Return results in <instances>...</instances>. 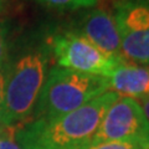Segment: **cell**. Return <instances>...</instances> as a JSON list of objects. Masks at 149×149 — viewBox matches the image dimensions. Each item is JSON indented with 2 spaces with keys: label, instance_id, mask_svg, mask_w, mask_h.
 Wrapping results in <instances>:
<instances>
[{
  "label": "cell",
  "instance_id": "cell-1",
  "mask_svg": "<svg viewBox=\"0 0 149 149\" xmlns=\"http://www.w3.org/2000/svg\"><path fill=\"white\" fill-rule=\"evenodd\" d=\"M119 97L107 91L61 117L29 120L15 127V139L22 149H87L106 111Z\"/></svg>",
  "mask_w": 149,
  "mask_h": 149
},
{
  "label": "cell",
  "instance_id": "cell-2",
  "mask_svg": "<svg viewBox=\"0 0 149 149\" xmlns=\"http://www.w3.org/2000/svg\"><path fill=\"white\" fill-rule=\"evenodd\" d=\"M108 90L107 77L55 66L49 70L30 120L61 117Z\"/></svg>",
  "mask_w": 149,
  "mask_h": 149
},
{
  "label": "cell",
  "instance_id": "cell-3",
  "mask_svg": "<svg viewBox=\"0 0 149 149\" xmlns=\"http://www.w3.org/2000/svg\"><path fill=\"white\" fill-rule=\"evenodd\" d=\"M50 51L42 46L20 56L6 76L1 122L4 127H17L29 122L47 76Z\"/></svg>",
  "mask_w": 149,
  "mask_h": 149
},
{
  "label": "cell",
  "instance_id": "cell-4",
  "mask_svg": "<svg viewBox=\"0 0 149 149\" xmlns=\"http://www.w3.org/2000/svg\"><path fill=\"white\" fill-rule=\"evenodd\" d=\"M104 142H129L149 149V122L137 100L119 97L106 111L91 147Z\"/></svg>",
  "mask_w": 149,
  "mask_h": 149
},
{
  "label": "cell",
  "instance_id": "cell-5",
  "mask_svg": "<svg viewBox=\"0 0 149 149\" xmlns=\"http://www.w3.org/2000/svg\"><path fill=\"white\" fill-rule=\"evenodd\" d=\"M52 52L58 67L109 78L125 60L103 54L77 32L55 36Z\"/></svg>",
  "mask_w": 149,
  "mask_h": 149
},
{
  "label": "cell",
  "instance_id": "cell-6",
  "mask_svg": "<svg viewBox=\"0 0 149 149\" xmlns=\"http://www.w3.org/2000/svg\"><path fill=\"white\" fill-rule=\"evenodd\" d=\"M113 19L123 57L149 65V0H118Z\"/></svg>",
  "mask_w": 149,
  "mask_h": 149
},
{
  "label": "cell",
  "instance_id": "cell-7",
  "mask_svg": "<svg viewBox=\"0 0 149 149\" xmlns=\"http://www.w3.org/2000/svg\"><path fill=\"white\" fill-rule=\"evenodd\" d=\"M87 41L101 50L103 54L112 57L122 58L120 37L113 15L102 9H95L83 19L81 29L77 32Z\"/></svg>",
  "mask_w": 149,
  "mask_h": 149
},
{
  "label": "cell",
  "instance_id": "cell-8",
  "mask_svg": "<svg viewBox=\"0 0 149 149\" xmlns=\"http://www.w3.org/2000/svg\"><path fill=\"white\" fill-rule=\"evenodd\" d=\"M109 90L137 98L149 95V66L120 65L109 77Z\"/></svg>",
  "mask_w": 149,
  "mask_h": 149
},
{
  "label": "cell",
  "instance_id": "cell-9",
  "mask_svg": "<svg viewBox=\"0 0 149 149\" xmlns=\"http://www.w3.org/2000/svg\"><path fill=\"white\" fill-rule=\"evenodd\" d=\"M39 3L58 10H76L82 8H91L98 0H37Z\"/></svg>",
  "mask_w": 149,
  "mask_h": 149
},
{
  "label": "cell",
  "instance_id": "cell-10",
  "mask_svg": "<svg viewBox=\"0 0 149 149\" xmlns=\"http://www.w3.org/2000/svg\"><path fill=\"white\" fill-rule=\"evenodd\" d=\"M0 149H22L15 139V127L0 125Z\"/></svg>",
  "mask_w": 149,
  "mask_h": 149
},
{
  "label": "cell",
  "instance_id": "cell-11",
  "mask_svg": "<svg viewBox=\"0 0 149 149\" xmlns=\"http://www.w3.org/2000/svg\"><path fill=\"white\" fill-rule=\"evenodd\" d=\"M87 149H146L136 143L129 142H104L96 146H92Z\"/></svg>",
  "mask_w": 149,
  "mask_h": 149
},
{
  "label": "cell",
  "instance_id": "cell-12",
  "mask_svg": "<svg viewBox=\"0 0 149 149\" xmlns=\"http://www.w3.org/2000/svg\"><path fill=\"white\" fill-rule=\"evenodd\" d=\"M8 57V30L4 24H0V70Z\"/></svg>",
  "mask_w": 149,
  "mask_h": 149
},
{
  "label": "cell",
  "instance_id": "cell-13",
  "mask_svg": "<svg viewBox=\"0 0 149 149\" xmlns=\"http://www.w3.org/2000/svg\"><path fill=\"white\" fill-rule=\"evenodd\" d=\"M6 76L8 73L1 68L0 70V122H1V113H3V106L4 98H5V87H6Z\"/></svg>",
  "mask_w": 149,
  "mask_h": 149
},
{
  "label": "cell",
  "instance_id": "cell-14",
  "mask_svg": "<svg viewBox=\"0 0 149 149\" xmlns=\"http://www.w3.org/2000/svg\"><path fill=\"white\" fill-rule=\"evenodd\" d=\"M137 102L139 103V106L142 107L143 113H144V116H146V118L148 119V122H149V95L139 97Z\"/></svg>",
  "mask_w": 149,
  "mask_h": 149
},
{
  "label": "cell",
  "instance_id": "cell-15",
  "mask_svg": "<svg viewBox=\"0 0 149 149\" xmlns=\"http://www.w3.org/2000/svg\"><path fill=\"white\" fill-rule=\"evenodd\" d=\"M3 3H4V0H0V9H1V6H3Z\"/></svg>",
  "mask_w": 149,
  "mask_h": 149
}]
</instances>
